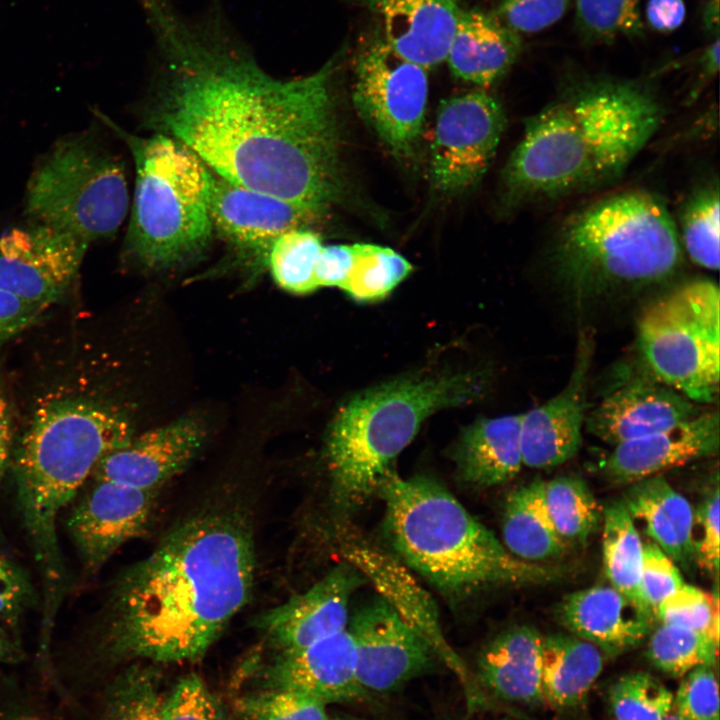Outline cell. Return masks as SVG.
Listing matches in <instances>:
<instances>
[{"instance_id": "obj_1", "label": "cell", "mask_w": 720, "mask_h": 720, "mask_svg": "<svg viewBox=\"0 0 720 720\" xmlns=\"http://www.w3.org/2000/svg\"><path fill=\"white\" fill-rule=\"evenodd\" d=\"M158 65L144 120L219 176L320 217L347 196L332 90L338 56L317 72L275 79L215 5L196 20L145 0Z\"/></svg>"}, {"instance_id": "obj_2", "label": "cell", "mask_w": 720, "mask_h": 720, "mask_svg": "<svg viewBox=\"0 0 720 720\" xmlns=\"http://www.w3.org/2000/svg\"><path fill=\"white\" fill-rule=\"evenodd\" d=\"M255 571L246 515L224 508L191 516L118 578L92 656L199 660L249 601Z\"/></svg>"}, {"instance_id": "obj_3", "label": "cell", "mask_w": 720, "mask_h": 720, "mask_svg": "<svg viewBox=\"0 0 720 720\" xmlns=\"http://www.w3.org/2000/svg\"><path fill=\"white\" fill-rule=\"evenodd\" d=\"M664 117L638 80L597 78L568 88L525 121L501 177L504 209L600 188L619 178Z\"/></svg>"}, {"instance_id": "obj_4", "label": "cell", "mask_w": 720, "mask_h": 720, "mask_svg": "<svg viewBox=\"0 0 720 720\" xmlns=\"http://www.w3.org/2000/svg\"><path fill=\"white\" fill-rule=\"evenodd\" d=\"M132 437V424L120 409L71 395L39 406L12 450L17 506L41 574L45 607L60 606L67 588L57 534L60 513L98 463Z\"/></svg>"}, {"instance_id": "obj_5", "label": "cell", "mask_w": 720, "mask_h": 720, "mask_svg": "<svg viewBox=\"0 0 720 720\" xmlns=\"http://www.w3.org/2000/svg\"><path fill=\"white\" fill-rule=\"evenodd\" d=\"M384 529L404 562L438 589L463 594L488 586L545 584L555 567L512 555L441 484L425 476L381 481Z\"/></svg>"}, {"instance_id": "obj_6", "label": "cell", "mask_w": 720, "mask_h": 720, "mask_svg": "<svg viewBox=\"0 0 720 720\" xmlns=\"http://www.w3.org/2000/svg\"><path fill=\"white\" fill-rule=\"evenodd\" d=\"M677 228L659 195L642 189L612 193L562 222L553 262L560 277L581 293L656 284L682 263Z\"/></svg>"}, {"instance_id": "obj_7", "label": "cell", "mask_w": 720, "mask_h": 720, "mask_svg": "<svg viewBox=\"0 0 720 720\" xmlns=\"http://www.w3.org/2000/svg\"><path fill=\"white\" fill-rule=\"evenodd\" d=\"M481 371L420 375L369 388L337 412L326 456L334 502L352 509L377 492L391 464L434 412L478 399Z\"/></svg>"}, {"instance_id": "obj_8", "label": "cell", "mask_w": 720, "mask_h": 720, "mask_svg": "<svg viewBox=\"0 0 720 720\" xmlns=\"http://www.w3.org/2000/svg\"><path fill=\"white\" fill-rule=\"evenodd\" d=\"M95 112L127 143L135 162V190L125 238L128 256L152 270L175 268L201 256L214 235L207 166L170 136H133Z\"/></svg>"}, {"instance_id": "obj_9", "label": "cell", "mask_w": 720, "mask_h": 720, "mask_svg": "<svg viewBox=\"0 0 720 720\" xmlns=\"http://www.w3.org/2000/svg\"><path fill=\"white\" fill-rule=\"evenodd\" d=\"M129 206L123 162L92 131L66 136L34 168L25 193L31 223L90 244L114 235Z\"/></svg>"}, {"instance_id": "obj_10", "label": "cell", "mask_w": 720, "mask_h": 720, "mask_svg": "<svg viewBox=\"0 0 720 720\" xmlns=\"http://www.w3.org/2000/svg\"><path fill=\"white\" fill-rule=\"evenodd\" d=\"M638 347L654 378L698 404L719 391L720 293L710 280L685 283L650 305Z\"/></svg>"}, {"instance_id": "obj_11", "label": "cell", "mask_w": 720, "mask_h": 720, "mask_svg": "<svg viewBox=\"0 0 720 720\" xmlns=\"http://www.w3.org/2000/svg\"><path fill=\"white\" fill-rule=\"evenodd\" d=\"M427 98L426 68L399 55L382 33L361 48L355 63V108L400 159L416 153Z\"/></svg>"}, {"instance_id": "obj_12", "label": "cell", "mask_w": 720, "mask_h": 720, "mask_svg": "<svg viewBox=\"0 0 720 720\" xmlns=\"http://www.w3.org/2000/svg\"><path fill=\"white\" fill-rule=\"evenodd\" d=\"M506 122L499 100L476 90L444 100L431 147V185L444 196L461 194L485 175Z\"/></svg>"}, {"instance_id": "obj_13", "label": "cell", "mask_w": 720, "mask_h": 720, "mask_svg": "<svg viewBox=\"0 0 720 720\" xmlns=\"http://www.w3.org/2000/svg\"><path fill=\"white\" fill-rule=\"evenodd\" d=\"M356 676L368 693L394 690L431 670L439 660L429 642L384 598L358 609L347 629Z\"/></svg>"}, {"instance_id": "obj_14", "label": "cell", "mask_w": 720, "mask_h": 720, "mask_svg": "<svg viewBox=\"0 0 720 720\" xmlns=\"http://www.w3.org/2000/svg\"><path fill=\"white\" fill-rule=\"evenodd\" d=\"M89 244L31 223L0 235V290L48 308L68 290Z\"/></svg>"}, {"instance_id": "obj_15", "label": "cell", "mask_w": 720, "mask_h": 720, "mask_svg": "<svg viewBox=\"0 0 720 720\" xmlns=\"http://www.w3.org/2000/svg\"><path fill=\"white\" fill-rule=\"evenodd\" d=\"M158 492L94 480L67 520L68 532L86 574L97 573L120 547L144 533Z\"/></svg>"}, {"instance_id": "obj_16", "label": "cell", "mask_w": 720, "mask_h": 720, "mask_svg": "<svg viewBox=\"0 0 720 720\" xmlns=\"http://www.w3.org/2000/svg\"><path fill=\"white\" fill-rule=\"evenodd\" d=\"M208 168V167H207ZM214 233L238 250L266 260L284 233L310 229L321 217L297 204L231 182L208 168Z\"/></svg>"}, {"instance_id": "obj_17", "label": "cell", "mask_w": 720, "mask_h": 720, "mask_svg": "<svg viewBox=\"0 0 720 720\" xmlns=\"http://www.w3.org/2000/svg\"><path fill=\"white\" fill-rule=\"evenodd\" d=\"M361 583L355 567L340 564L305 592L263 612L254 624L277 653L302 649L346 629L349 600Z\"/></svg>"}, {"instance_id": "obj_18", "label": "cell", "mask_w": 720, "mask_h": 720, "mask_svg": "<svg viewBox=\"0 0 720 720\" xmlns=\"http://www.w3.org/2000/svg\"><path fill=\"white\" fill-rule=\"evenodd\" d=\"M206 435V425L199 417H182L133 436L125 446L105 456L91 477L159 491L192 462Z\"/></svg>"}, {"instance_id": "obj_19", "label": "cell", "mask_w": 720, "mask_h": 720, "mask_svg": "<svg viewBox=\"0 0 720 720\" xmlns=\"http://www.w3.org/2000/svg\"><path fill=\"white\" fill-rule=\"evenodd\" d=\"M591 342L582 335L573 370L554 397L522 414L523 465L535 469L559 466L574 457L582 444Z\"/></svg>"}, {"instance_id": "obj_20", "label": "cell", "mask_w": 720, "mask_h": 720, "mask_svg": "<svg viewBox=\"0 0 720 720\" xmlns=\"http://www.w3.org/2000/svg\"><path fill=\"white\" fill-rule=\"evenodd\" d=\"M260 689L304 693L325 705L368 693L357 680L355 652L347 629L302 649L279 652L260 671Z\"/></svg>"}, {"instance_id": "obj_21", "label": "cell", "mask_w": 720, "mask_h": 720, "mask_svg": "<svg viewBox=\"0 0 720 720\" xmlns=\"http://www.w3.org/2000/svg\"><path fill=\"white\" fill-rule=\"evenodd\" d=\"M696 403L657 379L637 378L606 395L585 418L586 430L615 446L667 430L700 414Z\"/></svg>"}, {"instance_id": "obj_22", "label": "cell", "mask_w": 720, "mask_h": 720, "mask_svg": "<svg viewBox=\"0 0 720 720\" xmlns=\"http://www.w3.org/2000/svg\"><path fill=\"white\" fill-rule=\"evenodd\" d=\"M719 444V414L704 412L667 430L615 445L603 462V472L616 483H633L714 456Z\"/></svg>"}, {"instance_id": "obj_23", "label": "cell", "mask_w": 720, "mask_h": 720, "mask_svg": "<svg viewBox=\"0 0 720 720\" xmlns=\"http://www.w3.org/2000/svg\"><path fill=\"white\" fill-rule=\"evenodd\" d=\"M557 617L572 635L613 657L642 643L654 621L612 586L603 585L567 594Z\"/></svg>"}, {"instance_id": "obj_24", "label": "cell", "mask_w": 720, "mask_h": 720, "mask_svg": "<svg viewBox=\"0 0 720 720\" xmlns=\"http://www.w3.org/2000/svg\"><path fill=\"white\" fill-rule=\"evenodd\" d=\"M372 11L403 58L424 68L446 60L461 0H352Z\"/></svg>"}, {"instance_id": "obj_25", "label": "cell", "mask_w": 720, "mask_h": 720, "mask_svg": "<svg viewBox=\"0 0 720 720\" xmlns=\"http://www.w3.org/2000/svg\"><path fill=\"white\" fill-rule=\"evenodd\" d=\"M520 51V35L496 14L462 10L446 60L455 77L489 86L509 71Z\"/></svg>"}, {"instance_id": "obj_26", "label": "cell", "mask_w": 720, "mask_h": 720, "mask_svg": "<svg viewBox=\"0 0 720 720\" xmlns=\"http://www.w3.org/2000/svg\"><path fill=\"white\" fill-rule=\"evenodd\" d=\"M543 636L527 625L497 635L477 661V680L494 695L508 701L543 702L541 649Z\"/></svg>"}, {"instance_id": "obj_27", "label": "cell", "mask_w": 720, "mask_h": 720, "mask_svg": "<svg viewBox=\"0 0 720 720\" xmlns=\"http://www.w3.org/2000/svg\"><path fill=\"white\" fill-rule=\"evenodd\" d=\"M634 523L675 563L695 560L694 513L687 499L660 474L633 482L621 500Z\"/></svg>"}, {"instance_id": "obj_28", "label": "cell", "mask_w": 720, "mask_h": 720, "mask_svg": "<svg viewBox=\"0 0 720 720\" xmlns=\"http://www.w3.org/2000/svg\"><path fill=\"white\" fill-rule=\"evenodd\" d=\"M521 420L522 414L482 418L463 430L454 459L465 482L490 487L519 473L523 465Z\"/></svg>"}, {"instance_id": "obj_29", "label": "cell", "mask_w": 720, "mask_h": 720, "mask_svg": "<svg viewBox=\"0 0 720 720\" xmlns=\"http://www.w3.org/2000/svg\"><path fill=\"white\" fill-rule=\"evenodd\" d=\"M603 663V653L575 635L560 633L543 636V702L557 709L577 707L583 703L601 674Z\"/></svg>"}, {"instance_id": "obj_30", "label": "cell", "mask_w": 720, "mask_h": 720, "mask_svg": "<svg viewBox=\"0 0 720 720\" xmlns=\"http://www.w3.org/2000/svg\"><path fill=\"white\" fill-rule=\"evenodd\" d=\"M502 536L515 557L540 563L560 557L567 545L557 533L543 499V480L512 491L505 502Z\"/></svg>"}, {"instance_id": "obj_31", "label": "cell", "mask_w": 720, "mask_h": 720, "mask_svg": "<svg viewBox=\"0 0 720 720\" xmlns=\"http://www.w3.org/2000/svg\"><path fill=\"white\" fill-rule=\"evenodd\" d=\"M602 523L603 567L610 586L655 620L641 586L643 543L637 525L622 501L603 510Z\"/></svg>"}, {"instance_id": "obj_32", "label": "cell", "mask_w": 720, "mask_h": 720, "mask_svg": "<svg viewBox=\"0 0 720 720\" xmlns=\"http://www.w3.org/2000/svg\"><path fill=\"white\" fill-rule=\"evenodd\" d=\"M543 499L550 519L569 544H585L597 530L602 513L586 481L578 475L543 480Z\"/></svg>"}, {"instance_id": "obj_33", "label": "cell", "mask_w": 720, "mask_h": 720, "mask_svg": "<svg viewBox=\"0 0 720 720\" xmlns=\"http://www.w3.org/2000/svg\"><path fill=\"white\" fill-rule=\"evenodd\" d=\"M163 700L155 669L133 664L107 685L99 720H162Z\"/></svg>"}, {"instance_id": "obj_34", "label": "cell", "mask_w": 720, "mask_h": 720, "mask_svg": "<svg viewBox=\"0 0 720 720\" xmlns=\"http://www.w3.org/2000/svg\"><path fill=\"white\" fill-rule=\"evenodd\" d=\"M678 229L682 247L697 265L719 268V187L708 181L689 195L681 209Z\"/></svg>"}, {"instance_id": "obj_35", "label": "cell", "mask_w": 720, "mask_h": 720, "mask_svg": "<svg viewBox=\"0 0 720 720\" xmlns=\"http://www.w3.org/2000/svg\"><path fill=\"white\" fill-rule=\"evenodd\" d=\"M353 265L340 287L359 302L386 297L411 272V264L393 249L374 244L352 245Z\"/></svg>"}, {"instance_id": "obj_36", "label": "cell", "mask_w": 720, "mask_h": 720, "mask_svg": "<svg viewBox=\"0 0 720 720\" xmlns=\"http://www.w3.org/2000/svg\"><path fill=\"white\" fill-rule=\"evenodd\" d=\"M717 655L718 642L709 635L663 623L652 632L646 652L655 668L673 677H683L699 666H714Z\"/></svg>"}, {"instance_id": "obj_37", "label": "cell", "mask_w": 720, "mask_h": 720, "mask_svg": "<svg viewBox=\"0 0 720 720\" xmlns=\"http://www.w3.org/2000/svg\"><path fill=\"white\" fill-rule=\"evenodd\" d=\"M322 246L321 237L311 229H296L281 235L266 258L277 285L297 295L318 289L314 273Z\"/></svg>"}, {"instance_id": "obj_38", "label": "cell", "mask_w": 720, "mask_h": 720, "mask_svg": "<svg viewBox=\"0 0 720 720\" xmlns=\"http://www.w3.org/2000/svg\"><path fill=\"white\" fill-rule=\"evenodd\" d=\"M613 720H661L673 710L674 694L646 672L618 678L609 689Z\"/></svg>"}, {"instance_id": "obj_39", "label": "cell", "mask_w": 720, "mask_h": 720, "mask_svg": "<svg viewBox=\"0 0 720 720\" xmlns=\"http://www.w3.org/2000/svg\"><path fill=\"white\" fill-rule=\"evenodd\" d=\"M575 24L589 42L608 43L643 32L640 0H574Z\"/></svg>"}, {"instance_id": "obj_40", "label": "cell", "mask_w": 720, "mask_h": 720, "mask_svg": "<svg viewBox=\"0 0 720 720\" xmlns=\"http://www.w3.org/2000/svg\"><path fill=\"white\" fill-rule=\"evenodd\" d=\"M325 706L304 693L283 689H259L235 701L244 720H329Z\"/></svg>"}, {"instance_id": "obj_41", "label": "cell", "mask_w": 720, "mask_h": 720, "mask_svg": "<svg viewBox=\"0 0 720 720\" xmlns=\"http://www.w3.org/2000/svg\"><path fill=\"white\" fill-rule=\"evenodd\" d=\"M655 617L663 624L695 630L718 642V590L709 594L698 587L683 584L657 606Z\"/></svg>"}, {"instance_id": "obj_42", "label": "cell", "mask_w": 720, "mask_h": 720, "mask_svg": "<svg viewBox=\"0 0 720 720\" xmlns=\"http://www.w3.org/2000/svg\"><path fill=\"white\" fill-rule=\"evenodd\" d=\"M162 720H229V717L203 679L191 673L182 677L164 697Z\"/></svg>"}, {"instance_id": "obj_43", "label": "cell", "mask_w": 720, "mask_h": 720, "mask_svg": "<svg viewBox=\"0 0 720 720\" xmlns=\"http://www.w3.org/2000/svg\"><path fill=\"white\" fill-rule=\"evenodd\" d=\"M681 678L673 710L687 720H719L718 682L713 666H699Z\"/></svg>"}, {"instance_id": "obj_44", "label": "cell", "mask_w": 720, "mask_h": 720, "mask_svg": "<svg viewBox=\"0 0 720 720\" xmlns=\"http://www.w3.org/2000/svg\"><path fill=\"white\" fill-rule=\"evenodd\" d=\"M37 594L26 572L0 553V622L20 639V625L25 613L36 603Z\"/></svg>"}, {"instance_id": "obj_45", "label": "cell", "mask_w": 720, "mask_h": 720, "mask_svg": "<svg viewBox=\"0 0 720 720\" xmlns=\"http://www.w3.org/2000/svg\"><path fill=\"white\" fill-rule=\"evenodd\" d=\"M574 0H500L497 17L520 34L539 33L565 15Z\"/></svg>"}, {"instance_id": "obj_46", "label": "cell", "mask_w": 720, "mask_h": 720, "mask_svg": "<svg viewBox=\"0 0 720 720\" xmlns=\"http://www.w3.org/2000/svg\"><path fill=\"white\" fill-rule=\"evenodd\" d=\"M683 584L676 563L654 542L643 543L641 586L654 614L657 606Z\"/></svg>"}, {"instance_id": "obj_47", "label": "cell", "mask_w": 720, "mask_h": 720, "mask_svg": "<svg viewBox=\"0 0 720 720\" xmlns=\"http://www.w3.org/2000/svg\"><path fill=\"white\" fill-rule=\"evenodd\" d=\"M719 486L706 497L694 515V523L700 528V536L694 540L695 560L712 574L719 572Z\"/></svg>"}, {"instance_id": "obj_48", "label": "cell", "mask_w": 720, "mask_h": 720, "mask_svg": "<svg viewBox=\"0 0 720 720\" xmlns=\"http://www.w3.org/2000/svg\"><path fill=\"white\" fill-rule=\"evenodd\" d=\"M45 309L0 290V346L32 325Z\"/></svg>"}, {"instance_id": "obj_49", "label": "cell", "mask_w": 720, "mask_h": 720, "mask_svg": "<svg viewBox=\"0 0 720 720\" xmlns=\"http://www.w3.org/2000/svg\"><path fill=\"white\" fill-rule=\"evenodd\" d=\"M353 259L352 245H323L315 266L317 287L340 288L351 271Z\"/></svg>"}, {"instance_id": "obj_50", "label": "cell", "mask_w": 720, "mask_h": 720, "mask_svg": "<svg viewBox=\"0 0 720 720\" xmlns=\"http://www.w3.org/2000/svg\"><path fill=\"white\" fill-rule=\"evenodd\" d=\"M646 19L658 32H672L683 23L686 7L683 0H648Z\"/></svg>"}, {"instance_id": "obj_51", "label": "cell", "mask_w": 720, "mask_h": 720, "mask_svg": "<svg viewBox=\"0 0 720 720\" xmlns=\"http://www.w3.org/2000/svg\"><path fill=\"white\" fill-rule=\"evenodd\" d=\"M24 658L21 640L0 622V664H16Z\"/></svg>"}, {"instance_id": "obj_52", "label": "cell", "mask_w": 720, "mask_h": 720, "mask_svg": "<svg viewBox=\"0 0 720 720\" xmlns=\"http://www.w3.org/2000/svg\"><path fill=\"white\" fill-rule=\"evenodd\" d=\"M13 447L11 421L0 428V484L9 463Z\"/></svg>"}, {"instance_id": "obj_53", "label": "cell", "mask_w": 720, "mask_h": 720, "mask_svg": "<svg viewBox=\"0 0 720 720\" xmlns=\"http://www.w3.org/2000/svg\"><path fill=\"white\" fill-rule=\"evenodd\" d=\"M718 14H719V0H708L704 20L707 28L718 32Z\"/></svg>"}, {"instance_id": "obj_54", "label": "cell", "mask_w": 720, "mask_h": 720, "mask_svg": "<svg viewBox=\"0 0 720 720\" xmlns=\"http://www.w3.org/2000/svg\"><path fill=\"white\" fill-rule=\"evenodd\" d=\"M10 420L8 400L0 383V428Z\"/></svg>"}, {"instance_id": "obj_55", "label": "cell", "mask_w": 720, "mask_h": 720, "mask_svg": "<svg viewBox=\"0 0 720 720\" xmlns=\"http://www.w3.org/2000/svg\"><path fill=\"white\" fill-rule=\"evenodd\" d=\"M0 720H36L34 717L16 710L0 712Z\"/></svg>"}, {"instance_id": "obj_56", "label": "cell", "mask_w": 720, "mask_h": 720, "mask_svg": "<svg viewBox=\"0 0 720 720\" xmlns=\"http://www.w3.org/2000/svg\"><path fill=\"white\" fill-rule=\"evenodd\" d=\"M661 720H687V719L684 718L683 716H681L680 714H678L677 712H675L674 710H672L669 714H667Z\"/></svg>"}, {"instance_id": "obj_57", "label": "cell", "mask_w": 720, "mask_h": 720, "mask_svg": "<svg viewBox=\"0 0 720 720\" xmlns=\"http://www.w3.org/2000/svg\"><path fill=\"white\" fill-rule=\"evenodd\" d=\"M334 720H354V719H334Z\"/></svg>"}]
</instances>
